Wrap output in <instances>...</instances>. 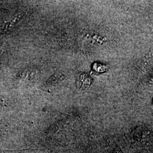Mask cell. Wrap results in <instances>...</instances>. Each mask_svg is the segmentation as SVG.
Here are the masks:
<instances>
[{
    "label": "cell",
    "instance_id": "obj_1",
    "mask_svg": "<svg viewBox=\"0 0 153 153\" xmlns=\"http://www.w3.org/2000/svg\"><path fill=\"white\" fill-rule=\"evenodd\" d=\"M77 86L79 88H87L91 83V79L87 74H82L77 78Z\"/></svg>",
    "mask_w": 153,
    "mask_h": 153
}]
</instances>
